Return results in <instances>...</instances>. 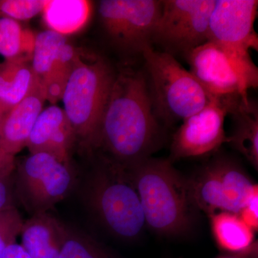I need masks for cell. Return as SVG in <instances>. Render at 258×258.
<instances>
[{
  "mask_svg": "<svg viewBox=\"0 0 258 258\" xmlns=\"http://www.w3.org/2000/svg\"><path fill=\"white\" fill-rule=\"evenodd\" d=\"M111 66L101 56L78 55L61 100L76 139L93 149L115 78Z\"/></svg>",
  "mask_w": 258,
  "mask_h": 258,
  "instance_id": "obj_5",
  "label": "cell"
},
{
  "mask_svg": "<svg viewBox=\"0 0 258 258\" xmlns=\"http://www.w3.org/2000/svg\"><path fill=\"white\" fill-rule=\"evenodd\" d=\"M2 258H31L21 244L17 242L10 244L5 249Z\"/></svg>",
  "mask_w": 258,
  "mask_h": 258,
  "instance_id": "obj_28",
  "label": "cell"
},
{
  "mask_svg": "<svg viewBox=\"0 0 258 258\" xmlns=\"http://www.w3.org/2000/svg\"><path fill=\"white\" fill-rule=\"evenodd\" d=\"M240 215L242 220L251 228L257 231L258 228V193L254 195L248 203L241 210Z\"/></svg>",
  "mask_w": 258,
  "mask_h": 258,
  "instance_id": "obj_27",
  "label": "cell"
},
{
  "mask_svg": "<svg viewBox=\"0 0 258 258\" xmlns=\"http://www.w3.org/2000/svg\"><path fill=\"white\" fill-rule=\"evenodd\" d=\"M68 42L66 35L47 30L35 35L31 66L40 84L46 79L61 48Z\"/></svg>",
  "mask_w": 258,
  "mask_h": 258,
  "instance_id": "obj_21",
  "label": "cell"
},
{
  "mask_svg": "<svg viewBox=\"0 0 258 258\" xmlns=\"http://www.w3.org/2000/svg\"><path fill=\"white\" fill-rule=\"evenodd\" d=\"M215 0H164L152 35L153 43L169 55L186 56L208 41Z\"/></svg>",
  "mask_w": 258,
  "mask_h": 258,
  "instance_id": "obj_9",
  "label": "cell"
},
{
  "mask_svg": "<svg viewBox=\"0 0 258 258\" xmlns=\"http://www.w3.org/2000/svg\"><path fill=\"white\" fill-rule=\"evenodd\" d=\"M91 9V2L86 0H47L42 15L49 30L66 35L86 25Z\"/></svg>",
  "mask_w": 258,
  "mask_h": 258,
  "instance_id": "obj_19",
  "label": "cell"
},
{
  "mask_svg": "<svg viewBox=\"0 0 258 258\" xmlns=\"http://www.w3.org/2000/svg\"><path fill=\"white\" fill-rule=\"evenodd\" d=\"M66 226L49 212L32 215L22 226L20 244L31 258H59Z\"/></svg>",
  "mask_w": 258,
  "mask_h": 258,
  "instance_id": "obj_15",
  "label": "cell"
},
{
  "mask_svg": "<svg viewBox=\"0 0 258 258\" xmlns=\"http://www.w3.org/2000/svg\"><path fill=\"white\" fill-rule=\"evenodd\" d=\"M142 56L153 111L159 122L171 125L183 121L215 98L174 56L152 47Z\"/></svg>",
  "mask_w": 258,
  "mask_h": 258,
  "instance_id": "obj_3",
  "label": "cell"
},
{
  "mask_svg": "<svg viewBox=\"0 0 258 258\" xmlns=\"http://www.w3.org/2000/svg\"><path fill=\"white\" fill-rule=\"evenodd\" d=\"M257 8V0H215L209 23L208 41L233 61L248 91L258 86V69L249 52L258 49L254 26Z\"/></svg>",
  "mask_w": 258,
  "mask_h": 258,
  "instance_id": "obj_6",
  "label": "cell"
},
{
  "mask_svg": "<svg viewBox=\"0 0 258 258\" xmlns=\"http://www.w3.org/2000/svg\"><path fill=\"white\" fill-rule=\"evenodd\" d=\"M7 113H8V112L5 111L4 109L0 108V128H1L2 123H3V120L4 119L5 115Z\"/></svg>",
  "mask_w": 258,
  "mask_h": 258,
  "instance_id": "obj_30",
  "label": "cell"
},
{
  "mask_svg": "<svg viewBox=\"0 0 258 258\" xmlns=\"http://www.w3.org/2000/svg\"><path fill=\"white\" fill-rule=\"evenodd\" d=\"M187 181L194 205L208 216L220 212L239 214L258 193L257 184L227 156L214 157Z\"/></svg>",
  "mask_w": 258,
  "mask_h": 258,
  "instance_id": "obj_7",
  "label": "cell"
},
{
  "mask_svg": "<svg viewBox=\"0 0 258 258\" xmlns=\"http://www.w3.org/2000/svg\"><path fill=\"white\" fill-rule=\"evenodd\" d=\"M222 258H229V257H222Z\"/></svg>",
  "mask_w": 258,
  "mask_h": 258,
  "instance_id": "obj_31",
  "label": "cell"
},
{
  "mask_svg": "<svg viewBox=\"0 0 258 258\" xmlns=\"http://www.w3.org/2000/svg\"><path fill=\"white\" fill-rule=\"evenodd\" d=\"M59 258L108 257L96 241L66 225Z\"/></svg>",
  "mask_w": 258,
  "mask_h": 258,
  "instance_id": "obj_23",
  "label": "cell"
},
{
  "mask_svg": "<svg viewBox=\"0 0 258 258\" xmlns=\"http://www.w3.org/2000/svg\"><path fill=\"white\" fill-rule=\"evenodd\" d=\"M138 193L146 226L164 236L185 235L197 210L186 178L169 159L149 157L125 169Z\"/></svg>",
  "mask_w": 258,
  "mask_h": 258,
  "instance_id": "obj_2",
  "label": "cell"
},
{
  "mask_svg": "<svg viewBox=\"0 0 258 258\" xmlns=\"http://www.w3.org/2000/svg\"><path fill=\"white\" fill-rule=\"evenodd\" d=\"M209 217L212 235L220 248L235 254L249 253L254 248L255 231L238 214L220 212Z\"/></svg>",
  "mask_w": 258,
  "mask_h": 258,
  "instance_id": "obj_17",
  "label": "cell"
},
{
  "mask_svg": "<svg viewBox=\"0 0 258 258\" xmlns=\"http://www.w3.org/2000/svg\"><path fill=\"white\" fill-rule=\"evenodd\" d=\"M23 222L21 215L15 207L0 212V258L8 245L16 242Z\"/></svg>",
  "mask_w": 258,
  "mask_h": 258,
  "instance_id": "obj_25",
  "label": "cell"
},
{
  "mask_svg": "<svg viewBox=\"0 0 258 258\" xmlns=\"http://www.w3.org/2000/svg\"><path fill=\"white\" fill-rule=\"evenodd\" d=\"M15 165V157L0 149V172Z\"/></svg>",
  "mask_w": 258,
  "mask_h": 258,
  "instance_id": "obj_29",
  "label": "cell"
},
{
  "mask_svg": "<svg viewBox=\"0 0 258 258\" xmlns=\"http://www.w3.org/2000/svg\"><path fill=\"white\" fill-rule=\"evenodd\" d=\"M47 0H0V17L25 21L42 14Z\"/></svg>",
  "mask_w": 258,
  "mask_h": 258,
  "instance_id": "obj_24",
  "label": "cell"
},
{
  "mask_svg": "<svg viewBox=\"0 0 258 258\" xmlns=\"http://www.w3.org/2000/svg\"><path fill=\"white\" fill-rule=\"evenodd\" d=\"M241 100L244 99L240 97L214 98L203 109L183 120L173 136L169 160L173 163L203 157L216 152L227 143L225 119Z\"/></svg>",
  "mask_w": 258,
  "mask_h": 258,
  "instance_id": "obj_11",
  "label": "cell"
},
{
  "mask_svg": "<svg viewBox=\"0 0 258 258\" xmlns=\"http://www.w3.org/2000/svg\"><path fill=\"white\" fill-rule=\"evenodd\" d=\"M189 72L215 98L240 97L247 100L248 90L237 66L216 44L207 41L186 54Z\"/></svg>",
  "mask_w": 258,
  "mask_h": 258,
  "instance_id": "obj_12",
  "label": "cell"
},
{
  "mask_svg": "<svg viewBox=\"0 0 258 258\" xmlns=\"http://www.w3.org/2000/svg\"><path fill=\"white\" fill-rule=\"evenodd\" d=\"M45 100L37 79L26 96L5 114L0 128V149L15 157L27 142Z\"/></svg>",
  "mask_w": 258,
  "mask_h": 258,
  "instance_id": "obj_14",
  "label": "cell"
},
{
  "mask_svg": "<svg viewBox=\"0 0 258 258\" xmlns=\"http://www.w3.org/2000/svg\"><path fill=\"white\" fill-rule=\"evenodd\" d=\"M31 59L0 62V108L8 112L28 95L35 82Z\"/></svg>",
  "mask_w": 258,
  "mask_h": 258,
  "instance_id": "obj_18",
  "label": "cell"
},
{
  "mask_svg": "<svg viewBox=\"0 0 258 258\" xmlns=\"http://www.w3.org/2000/svg\"><path fill=\"white\" fill-rule=\"evenodd\" d=\"M35 35L19 22L0 17V55L5 60L32 59Z\"/></svg>",
  "mask_w": 258,
  "mask_h": 258,
  "instance_id": "obj_20",
  "label": "cell"
},
{
  "mask_svg": "<svg viewBox=\"0 0 258 258\" xmlns=\"http://www.w3.org/2000/svg\"><path fill=\"white\" fill-rule=\"evenodd\" d=\"M79 55L74 46L69 42H66L61 48L58 57L46 79L40 84L43 89L45 100L51 104L55 105L62 98L66 83Z\"/></svg>",
  "mask_w": 258,
  "mask_h": 258,
  "instance_id": "obj_22",
  "label": "cell"
},
{
  "mask_svg": "<svg viewBox=\"0 0 258 258\" xmlns=\"http://www.w3.org/2000/svg\"><path fill=\"white\" fill-rule=\"evenodd\" d=\"M86 200L102 225L123 240H134L146 227L138 193L126 170L101 157L88 176Z\"/></svg>",
  "mask_w": 258,
  "mask_h": 258,
  "instance_id": "obj_4",
  "label": "cell"
},
{
  "mask_svg": "<svg viewBox=\"0 0 258 258\" xmlns=\"http://www.w3.org/2000/svg\"><path fill=\"white\" fill-rule=\"evenodd\" d=\"M15 165L0 172V212L15 208Z\"/></svg>",
  "mask_w": 258,
  "mask_h": 258,
  "instance_id": "obj_26",
  "label": "cell"
},
{
  "mask_svg": "<svg viewBox=\"0 0 258 258\" xmlns=\"http://www.w3.org/2000/svg\"><path fill=\"white\" fill-rule=\"evenodd\" d=\"M232 128L227 143L258 169V107L257 102L241 100L230 113Z\"/></svg>",
  "mask_w": 258,
  "mask_h": 258,
  "instance_id": "obj_16",
  "label": "cell"
},
{
  "mask_svg": "<svg viewBox=\"0 0 258 258\" xmlns=\"http://www.w3.org/2000/svg\"><path fill=\"white\" fill-rule=\"evenodd\" d=\"M77 142L63 109L51 105L42 110L27 142L30 154L43 152L64 163H71V153Z\"/></svg>",
  "mask_w": 258,
  "mask_h": 258,
  "instance_id": "obj_13",
  "label": "cell"
},
{
  "mask_svg": "<svg viewBox=\"0 0 258 258\" xmlns=\"http://www.w3.org/2000/svg\"><path fill=\"white\" fill-rule=\"evenodd\" d=\"M75 182L71 163L47 153H30L15 163V194L31 215L48 212L69 196Z\"/></svg>",
  "mask_w": 258,
  "mask_h": 258,
  "instance_id": "obj_8",
  "label": "cell"
},
{
  "mask_svg": "<svg viewBox=\"0 0 258 258\" xmlns=\"http://www.w3.org/2000/svg\"><path fill=\"white\" fill-rule=\"evenodd\" d=\"M162 137L145 74L122 69L115 75L93 149H101L102 158L127 169L152 157Z\"/></svg>",
  "mask_w": 258,
  "mask_h": 258,
  "instance_id": "obj_1",
  "label": "cell"
},
{
  "mask_svg": "<svg viewBox=\"0 0 258 258\" xmlns=\"http://www.w3.org/2000/svg\"><path fill=\"white\" fill-rule=\"evenodd\" d=\"M160 0H101L98 16L112 43L130 54L152 47V35L159 15Z\"/></svg>",
  "mask_w": 258,
  "mask_h": 258,
  "instance_id": "obj_10",
  "label": "cell"
}]
</instances>
